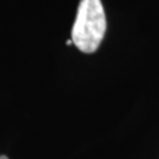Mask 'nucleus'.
I'll return each mask as SVG.
<instances>
[{
    "label": "nucleus",
    "mask_w": 159,
    "mask_h": 159,
    "mask_svg": "<svg viewBox=\"0 0 159 159\" xmlns=\"http://www.w3.org/2000/svg\"><path fill=\"white\" fill-rule=\"evenodd\" d=\"M106 31V17L100 0H81L72 29V41L81 52L98 50Z\"/></svg>",
    "instance_id": "nucleus-1"
},
{
    "label": "nucleus",
    "mask_w": 159,
    "mask_h": 159,
    "mask_svg": "<svg viewBox=\"0 0 159 159\" xmlns=\"http://www.w3.org/2000/svg\"><path fill=\"white\" fill-rule=\"evenodd\" d=\"M66 44H67V45H71V44H73V41H72V39L67 40V41H66Z\"/></svg>",
    "instance_id": "nucleus-2"
},
{
    "label": "nucleus",
    "mask_w": 159,
    "mask_h": 159,
    "mask_svg": "<svg viewBox=\"0 0 159 159\" xmlns=\"http://www.w3.org/2000/svg\"><path fill=\"white\" fill-rule=\"evenodd\" d=\"M0 159H8L6 156H0Z\"/></svg>",
    "instance_id": "nucleus-3"
}]
</instances>
